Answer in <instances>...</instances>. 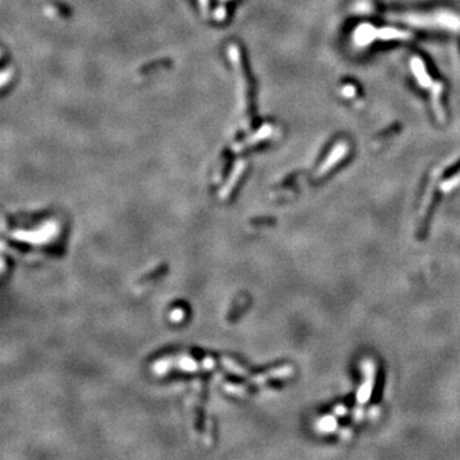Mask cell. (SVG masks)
<instances>
[{
    "label": "cell",
    "instance_id": "3957f363",
    "mask_svg": "<svg viewBox=\"0 0 460 460\" xmlns=\"http://www.w3.org/2000/svg\"><path fill=\"white\" fill-rule=\"evenodd\" d=\"M335 413H336V414H339V416H343V414L345 413V410H344V407H340V408H339V409H338V408H336Z\"/></svg>",
    "mask_w": 460,
    "mask_h": 460
},
{
    "label": "cell",
    "instance_id": "6da1fadb",
    "mask_svg": "<svg viewBox=\"0 0 460 460\" xmlns=\"http://www.w3.org/2000/svg\"><path fill=\"white\" fill-rule=\"evenodd\" d=\"M364 371V382L360 385L359 391L357 394V402L359 404H366L371 398L372 390L374 384V364L371 360H367L363 364Z\"/></svg>",
    "mask_w": 460,
    "mask_h": 460
},
{
    "label": "cell",
    "instance_id": "7a4b0ae2",
    "mask_svg": "<svg viewBox=\"0 0 460 460\" xmlns=\"http://www.w3.org/2000/svg\"><path fill=\"white\" fill-rule=\"evenodd\" d=\"M336 426H338V423L333 417H325L319 422L320 431H324V432H331V431L335 430Z\"/></svg>",
    "mask_w": 460,
    "mask_h": 460
}]
</instances>
